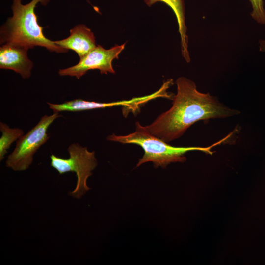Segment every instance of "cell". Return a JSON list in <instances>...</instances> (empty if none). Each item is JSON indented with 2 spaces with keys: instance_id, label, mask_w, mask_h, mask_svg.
I'll return each mask as SVG.
<instances>
[{
  "instance_id": "obj_1",
  "label": "cell",
  "mask_w": 265,
  "mask_h": 265,
  "mask_svg": "<svg viewBox=\"0 0 265 265\" xmlns=\"http://www.w3.org/2000/svg\"><path fill=\"white\" fill-rule=\"evenodd\" d=\"M177 93L170 109L145 126L153 135L166 142L181 137L194 123L202 120L232 116L238 111L220 103L209 93L199 92L195 83L181 77L176 81Z\"/></svg>"
},
{
  "instance_id": "obj_9",
  "label": "cell",
  "mask_w": 265,
  "mask_h": 265,
  "mask_svg": "<svg viewBox=\"0 0 265 265\" xmlns=\"http://www.w3.org/2000/svg\"><path fill=\"white\" fill-rule=\"evenodd\" d=\"M54 42L63 49L74 51L80 58L96 47L93 33L84 24L75 26L67 38Z\"/></svg>"
},
{
  "instance_id": "obj_8",
  "label": "cell",
  "mask_w": 265,
  "mask_h": 265,
  "mask_svg": "<svg viewBox=\"0 0 265 265\" xmlns=\"http://www.w3.org/2000/svg\"><path fill=\"white\" fill-rule=\"evenodd\" d=\"M0 48V68L11 70L24 79L31 75L33 62L29 59L27 47L16 43H5Z\"/></svg>"
},
{
  "instance_id": "obj_3",
  "label": "cell",
  "mask_w": 265,
  "mask_h": 265,
  "mask_svg": "<svg viewBox=\"0 0 265 265\" xmlns=\"http://www.w3.org/2000/svg\"><path fill=\"white\" fill-rule=\"evenodd\" d=\"M135 131L126 135H116L112 134L107 137L109 141L122 144H133L140 146L144 150L143 157L139 159L136 167L143 163L152 162L154 166L166 167L171 163L185 161L186 158L184 155L191 151H201L212 155V147L220 145L226 140L230 135L208 147H174L150 134L138 121L135 123Z\"/></svg>"
},
{
  "instance_id": "obj_4",
  "label": "cell",
  "mask_w": 265,
  "mask_h": 265,
  "mask_svg": "<svg viewBox=\"0 0 265 265\" xmlns=\"http://www.w3.org/2000/svg\"><path fill=\"white\" fill-rule=\"evenodd\" d=\"M67 150L69 158L67 159L51 154V166L59 174L70 172L76 173L77 177L76 186L68 195L80 199L90 189L87 185V180L92 175V171L97 165V160L94 151L90 152L86 147L78 143L71 144Z\"/></svg>"
},
{
  "instance_id": "obj_5",
  "label": "cell",
  "mask_w": 265,
  "mask_h": 265,
  "mask_svg": "<svg viewBox=\"0 0 265 265\" xmlns=\"http://www.w3.org/2000/svg\"><path fill=\"white\" fill-rule=\"evenodd\" d=\"M61 116L54 112L42 116L34 127L16 141L14 150L7 157L6 166L15 171L27 169L32 163L34 155L50 138L47 133L49 126Z\"/></svg>"
},
{
  "instance_id": "obj_2",
  "label": "cell",
  "mask_w": 265,
  "mask_h": 265,
  "mask_svg": "<svg viewBox=\"0 0 265 265\" xmlns=\"http://www.w3.org/2000/svg\"><path fill=\"white\" fill-rule=\"evenodd\" d=\"M50 0H31L23 4L22 0H13V15L1 26L0 44L16 43L32 49L35 46L46 48L50 52L65 53L68 50L56 45L43 34V27L38 23L35 8L38 3L46 6Z\"/></svg>"
},
{
  "instance_id": "obj_12",
  "label": "cell",
  "mask_w": 265,
  "mask_h": 265,
  "mask_svg": "<svg viewBox=\"0 0 265 265\" xmlns=\"http://www.w3.org/2000/svg\"><path fill=\"white\" fill-rule=\"evenodd\" d=\"M252 11V17L258 23L265 24V10L263 0H249Z\"/></svg>"
},
{
  "instance_id": "obj_6",
  "label": "cell",
  "mask_w": 265,
  "mask_h": 265,
  "mask_svg": "<svg viewBox=\"0 0 265 265\" xmlns=\"http://www.w3.org/2000/svg\"><path fill=\"white\" fill-rule=\"evenodd\" d=\"M126 43L116 45L109 49H106L98 45L87 54L80 58L76 65L65 69H59L60 76L75 77L79 79L90 70L98 69L101 74H115L112 61L118 59L119 54L124 49Z\"/></svg>"
},
{
  "instance_id": "obj_10",
  "label": "cell",
  "mask_w": 265,
  "mask_h": 265,
  "mask_svg": "<svg viewBox=\"0 0 265 265\" xmlns=\"http://www.w3.org/2000/svg\"><path fill=\"white\" fill-rule=\"evenodd\" d=\"M148 6L161 1L166 3L173 11L178 25V31L181 39V50L182 56L187 62L190 61L188 51V40L187 27L185 23V4L184 0H144Z\"/></svg>"
},
{
  "instance_id": "obj_7",
  "label": "cell",
  "mask_w": 265,
  "mask_h": 265,
  "mask_svg": "<svg viewBox=\"0 0 265 265\" xmlns=\"http://www.w3.org/2000/svg\"><path fill=\"white\" fill-rule=\"evenodd\" d=\"M153 99L154 96L151 94L142 97L133 98L129 100L109 103H99L77 99L66 101L61 104H53L49 102H47V104L50 108L55 113L62 111H81L120 106L128 108V112L131 110L133 112H136L142 105Z\"/></svg>"
},
{
  "instance_id": "obj_11",
  "label": "cell",
  "mask_w": 265,
  "mask_h": 265,
  "mask_svg": "<svg viewBox=\"0 0 265 265\" xmlns=\"http://www.w3.org/2000/svg\"><path fill=\"white\" fill-rule=\"evenodd\" d=\"M0 130L2 133L0 138V160L1 161L12 143L24 135V131L20 128H11L2 122H0Z\"/></svg>"
}]
</instances>
